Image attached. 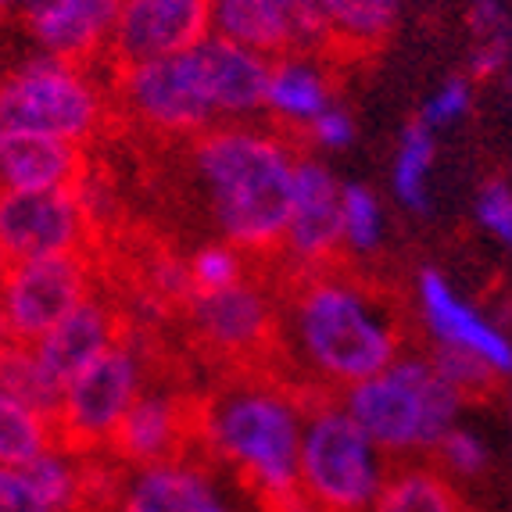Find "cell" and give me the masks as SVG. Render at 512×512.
I'll list each match as a JSON object with an SVG mask.
<instances>
[{"mask_svg": "<svg viewBox=\"0 0 512 512\" xmlns=\"http://www.w3.org/2000/svg\"><path fill=\"white\" fill-rule=\"evenodd\" d=\"M140 384H144V373L129 341L111 344L90 366L79 369L65 384L61 405L54 412V437L61 452H104L115 427L137 398Z\"/></svg>", "mask_w": 512, "mask_h": 512, "instance_id": "8", "label": "cell"}, {"mask_svg": "<svg viewBox=\"0 0 512 512\" xmlns=\"http://www.w3.org/2000/svg\"><path fill=\"white\" fill-rule=\"evenodd\" d=\"M344 190H337L323 165L294 162V205L283 244L276 248L280 265H323L344 255Z\"/></svg>", "mask_w": 512, "mask_h": 512, "instance_id": "12", "label": "cell"}, {"mask_svg": "<svg viewBox=\"0 0 512 512\" xmlns=\"http://www.w3.org/2000/svg\"><path fill=\"white\" fill-rule=\"evenodd\" d=\"M194 54L215 111H255L265 104L273 76V61L265 54L240 47L226 36H205Z\"/></svg>", "mask_w": 512, "mask_h": 512, "instance_id": "15", "label": "cell"}, {"mask_svg": "<svg viewBox=\"0 0 512 512\" xmlns=\"http://www.w3.org/2000/svg\"><path fill=\"white\" fill-rule=\"evenodd\" d=\"M258 276L280 308L283 398L301 416L341 402L409 348V298L348 251L323 265H280L273 251L258 258Z\"/></svg>", "mask_w": 512, "mask_h": 512, "instance_id": "1", "label": "cell"}, {"mask_svg": "<svg viewBox=\"0 0 512 512\" xmlns=\"http://www.w3.org/2000/svg\"><path fill=\"white\" fill-rule=\"evenodd\" d=\"M29 0H0V15H8V11H22Z\"/></svg>", "mask_w": 512, "mask_h": 512, "instance_id": "35", "label": "cell"}, {"mask_svg": "<svg viewBox=\"0 0 512 512\" xmlns=\"http://www.w3.org/2000/svg\"><path fill=\"white\" fill-rule=\"evenodd\" d=\"M502 8H498L495 0H480L477 8H473V26H477V33H491L498 36V29H502Z\"/></svg>", "mask_w": 512, "mask_h": 512, "instance_id": "34", "label": "cell"}, {"mask_svg": "<svg viewBox=\"0 0 512 512\" xmlns=\"http://www.w3.org/2000/svg\"><path fill=\"white\" fill-rule=\"evenodd\" d=\"M423 301H427V316L434 323V330L441 333V341L477 351L480 359H487L491 366L502 369V373H512V348L448 294L441 276L423 273Z\"/></svg>", "mask_w": 512, "mask_h": 512, "instance_id": "21", "label": "cell"}, {"mask_svg": "<svg viewBox=\"0 0 512 512\" xmlns=\"http://www.w3.org/2000/svg\"><path fill=\"white\" fill-rule=\"evenodd\" d=\"M430 133L427 122H412L405 129L402 158H398V194L409 201L412 208H423V172L430 165Z\"/></svg>", "mask_w": 512, "mask_h": 512, "instance_id": "26", "label": "cell"}, {"mask_svg": "<svg viewBox=\"0 0 512 512\" xmlns=\"http://www.w3.org/2000/svg\"><path fill=\"white\" fill-rule=\"evenodd\" d=\"M208 29H212V0H122L104 61L115 72L172 58L197 47Z\"/></svg>", "mask_w": 512, "mask_h": 512, "instance_id": "10", "label": "cell"}, {"mask_svg": "<svg viewBox=\"0 0 512 512\" xmlns=\"http://www.w3.org/2000/svg\"><path fill=\"white\" fill-rule=\"evenodd\" d=\"M119 11L122 0H29L18 18L43 54L90 69L108 51Z\"/></svg>", "mask_w": 512, "mask_h": 512, "instance_id": "13", "label": "cell"}, {"mask_svg": "<svg viewBox=\"0 0 512 512\" xmlns=\"http://www.w3.org/2000/svg\"><path fill=\"white\" fill-rule=\"evenodd\" d=\"M115 512H226L205 473L190 466H144L129 470Z\"/></svg>", "mask_w": 512, "mask_h": 512, "instance_id": "17", "label": "cell"}, {"mask_svg": "<svg viewBox=\"0 0 512 512\" xmlns=\"http://www.w3.org/2000/svg\"><path fill=\"white\" fill-rule=\"evenodd\" d=\"M466 104H470V90H466L462 79H455V83L444 86V94L427 108V119L430 122H448V119H455V115H462Z\"/></svg>", "mask_w": 512, "mask_h": 512, "instance_id": "32", "label": "cell"}, {"mask_svg": "<svg viewBox=\"0 0 512 512\" xmlns=\"http://www.w3.org/2000/svg\"><path fill=\"white\" fill-rule=\"evenodd\" d=\"M58 448L54 419L0 391V466H29L36 455Z\"/></svg>", "mask_w": 512, "mask_h": 512, "instance_id": "23", "label": "cell"}, {"mask_svg": "<svg viewBox=\"0 0 512 512\" xmlns=\"http://www.w3.org/2000/svg\"><path fill=\"white\" fill-rule=\"evenodd\" d=\"M0 391H8L11 398L26 402L29 409L54 419L65 387H58L51 376L43 373V366L33 355V344L0 341Z\"/></svg>", "mask_w": 512, "mask_h": 512, "instance_id": "24", "label": "cell"}, {"mask_svg": "<svg viewBox=\"0 0 512 512\" xmlns=\"http://www.w3.org/2000/svg\"><path fill=\"white\" fill-rule=\"evenodd\" d=\"M187 269L194 294H219L226 287H233V283H240L248 273L244 251L237 248H201Z\"/></svg>", "mask_w": 512, "mask_h": 512, "instance_id": "25", "label": "cell"}, {"mask_svg": "<svg viewBox=\"0 0 512 512\" xmlns=\"http://www.w3.org/2000/svg\"><path fill=\"white\" fill-rule=\"evenodd\" d=\"M344 402L369 441L398 455L409 448H434L452 427L459 398L430 362L409 359L344 391Z\"/></svg>", "mask_w": 512, "mask_h": 512, "instance_id": "4", "label": "cell"}, {"mask_svg": "<svg viewBox=\"0 0 512 512\" xmlns=\"http://www.w3.org/2000/svg\"><path fill=\"white\" fill-rule=\"evenodd\" d=\"M341 76L316 58H280L273 61V76H269V94L265 108H273V119L280 122H305L323 115L333 97V86Z\"/></svg>", "mask_w": 512, "mask_h": 512, "instance_id": "18", "label": "cell"}, {"mask_svg": "<svg viewBox=\"0 0 512 512\" xmlns=\"http://www.w3.org/2000/svg\"><path fill=\"white\" fill-rule=\"evenodd\" d=\"M398 22L394 0H330V36H326L323 65L337 76L366 65L384 51Z\"/></svg>", "mask_w": 512, "mask_h": 512, "instance_id": "16", "label": "cell"}, {"mask_svg": "<svg viewBox=\"0 0 512 512\" xmlns=\"http://www.w3.org/2000/svg\"><path fill=\"white\" fill-rule=\"evenodd\" d=\"M0 115L4 129L72 144H90L115 122L111 94L90 76V69L51 54L22 61L8 76H0Z\"/></svg>", "mask_w": 512, "mask_h": 512, "instance_id": "3", "label": "cell"}, {"mask_svg": "<svg viewBox=\"0 0 512 512\" xmlns=\"http://www.w3.org/2000/svg\"><path fill=\"white\" fill-rule=\"evenodd\" d=\"M101 265L97 251H65L8 262L0 276V319L8 341L33 344L58 326L83 298L97 291Z\"/></svg>", "mask_w": 512, "mask_h": 512, "instance_id": "7", "label": "cell"}, {"mask_svg": "<svg viewBox=\"0 0 512 512\" xmlns=\"http://www.w3.org/2000/svg\"><path fill=\"white\" fill-rule=\"evenodd\" d=\"M430 366L437 369L444 384L452 387V394L459 402L470 405H487L502 398L505 391V373L498 366H491L487 359H480L477 351L459 348V344H434L430 348Z\"/></svg>", "mask_w": 512, "mask_h": 512, "instance_id": "22", "label": "cell"}, {"mask_svg": "<svg viewBox=\"0 0 512 512\" xmlns=\"http://www.w3.org/2000/svg\"><path fill=\"white\" fill-rule=\"evenodd\" d=\"M344 237L359 251L376 240V201L362 187L344 190Z\"/></svg>", "mask_w": 512, "mask_h": 512, "instance_id": "27", "label": "cell"}, {"mask_svg": "<svg viewBox=\"0 0 512 512\" xmlns=\"http://www.w3.org/2000/svg\"><path fill=\"white\" fill-rule=\"evenodd\" d=\"M212 26L265 58H291V29L280 0H215Z\"/></svg>", "mask_w": 512, "mask_h": 512, "instance_id": "20", "label": "cell"}, {"mask_svg": "<svg viewBox=\"0 0 512 512\" xmlns=\"http://www.w3.org/2000/svg\"><path fill=\"white\" fill-rule=\"evenodd\" d=\"M129 326H133V319H129L119 294L97 283V291L90 298L79 301L58 326H51L40 341H33V355L43 366V373L58 387H65L79 369L90 366L111 344L126 341Z\"/></svg>", "mask_w": 512, "mask_h": 512, "instance_id": "11", "label": "cell"}, {"mask_svg": "<svg viewBox=\"0 0 512 512\" xmlns=\"http://www.w3.org/2000/svg\"><path fill=\"white\" fill-rule=\"evenodd\" d=\"M0 512H54L26 470L0 466Z\"/></svg>", "mask_w": 512, "mask_h": 512, "instance_id": "28", "label": "cell"}, {"mask_svg": "<svg viewBox=\"0 0 512 512\" xmlns=\"http://www.w3.org/2000/svg\"><path fill=\"white\" fill-rule=\"evenodd\" d=\"M380 491L369 437L341 405L308 416L301 448V502L308 512H369Z\"/></svg>", "mask_w": 512, "mask_h": 512, "instance_id": "6", "label": "cell"}, {"mask_svg": "<svg viewBox=\"0 0 512 512\" xmlns=\"http://www.w3.org/2000/svg\"><path fill=\"white\" fill-rule=\"evenodd\" d=\"M480 219L512 244V190L505 183H487L480 194Z\"/></svg>", "mask_w": 512, "mask_h": 512, "instance_id": "30", "label": "cell"}, {"mask_svg": "<svg viewBox=\"0 0 512 512\" xmlns=\"http://www.w3.org/2000/svg\"><path fill=\"white\" fill-rule=\"evenodd\" d=\"M0 137H4V115H0Z\"/></svg>", "mask_w": 512, "mask_h": 512, "instance_id": "36", "label": "cell"}, {"mask_svg": "<svg viewBox=\"0 0 512 512\" xmlns=\"http://www.w3.org/2000/svg\"><path fill=\"white\" fill-rule=\"evenodd\" d=\"M505 54H509V47H505L502 36H495V40H491V43H484V47H480L477 61H473V72H477L480 79L491 76V72H495L498 65H502V61H505Z\"/></svg>", "mask_w": 512, "mask_h": 512, "instance_id": "33", "label": "cell"}, {"mask_svg": "<svg viewBox=\"0 0 512 512\" xmlns=\"http://www.w3.org/2000/svg\"><path fill=\"white\" fill-rule=\"evenodd\" d=\"M369 512H473L466 498L430 462H394Z\"/></svg>", "mask_w": 512, "mask_h": 512, "instance_id": "19", "label": "cell"}, {"mask_svg": "<svg viewBox=\"0 0 512 512\" xmlns=\"http://www.w3.org/2000/svg\"><path fill=\"white\" fill-rule=\"evenodd\" d=\"M108 94L115 115L137 122L151 137L162 140L194 137L215 119V104L208 97L194 47L172 58L115 69Z\"/></svg>", "mask_w": 512, "mask_h": 512, "instance_id": "5", "label": "cell"}, {"mask_svg": "<svg viewBox=\"0 0 512 512\" xmlns=\"http://www.w3.org/2000/svg\"><path fill=\"white\" fill-rule=\"evenodd\" d=\"M97 251L76 190H0V251L8 262Z\"/></svg>", "mask_w": 512, "mask_h": 512, "instance_id": "9", "label": "cell"}, {"mask_svg": "<svg viewBox=\"0 0 512 512\" xmlns=\"http://www.w3.org/2000/svg\"><path fill=\"white\" fill-rule=\"evenodd\" d=\"M83 176V144L4 129V137H0V190H76Z\"/></svg>", "mask_w": 512, "mask_h": 512, "instance_id": "14", "label": "cell"}, {"mask_svg": "<svg viewBox=\"0 0 512 512\" xmlns=\"http://www.w3.org/2000/svg\"><path fill=\"white\" fill-rule=\"evenodd\" d=\"M312 140H319V144H330V147H341L351 140V122L348 115H341V111H323V115H316L312 119Z\"/></svg>", "mask_w": 512, "mask_h": 512, "instance_id": "31", "label": "cell"}, {"mask_svg": "<svg viewBox=\"0 0 512 512\" xmlns=\"http://www.w3.org/2000/svg\"><path fill=\"white\" fill-rule=\"evenodd\" d=\"M434 452L441 462H448L455 473H480L484 470V452H480V444L473 441L470 434H462V430H448L441 441L434 444Z\"/></svg>", "mask_w": 512, "mask_h": 512, "instance_id": "29", "label": "cell"}, {"mask_svg": "<svg viewBox=\"0 0 512 512\" xmlns=\"http://www.w3.org/2000/svg\"><path fill=\"white\" fill-rule=\"evenodd\" d=\"M312 133L276 122L273 133L215 126L190 137L194 172L205 180L219 233L237 251L269 255L283 244L294 205V162Z\"/></svg>", "mask_w": 512, "mask_h": 512, "instance_id": "2", "label": "cell"}]
</instances>
